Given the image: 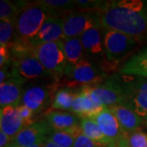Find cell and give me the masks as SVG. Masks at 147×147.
Instances as JSON below:
<instances>
[{"label":"cell","instance_id":"obj_32","mask_svg":"<svg viewBox=\"0 0 147 147\" xmlns=\"http://www.w3.org/2000/svg\"><path fill=\"white\" fill-rule=\"evenodd\" d=\"M12 142H13L12 138L8 137L7 134L2 131H0V147H7Z\"/></svg>","mask_w":147,"mask_h":147},{"label":"cell","instance_id":"obj_19","mask_svg":"<svg viewBox=\"0 0 147 147\" xmlns=\"http://www.w3.org/2000/svg\"><path fill=\"white\" fill-rule=\"evenodd\" d=\"M105 30L102 28L90 29L80 35L84 51L92 55H98L105 51L104 38Z\"/></svg>","mask_w":147,"mask_h":147},{"label":"cell","instance_id":"obj_16","mask_svg":"<svg viewBox=\"0 0 147 147\" xmlns=\"http://www.w3.org/2000/svg\"><path fill=\"white\" fill-rule=\"evenodd\" d=\"M92 119L96 122L104 135L112 142H116L121 137L127 135L121 128L116 116L110 108H105L99 115Z\"/></svg>","mask_w":147,"mask_h":147},{"label":"cell","instance_id":"obj_9","mask_svg":"<svg viewBox=\"0 0 147 147\" xmlns=\"http://www.w3.org/2000/svg\"><path fill=\"white\" fill-rule=\"evenodd\" d=\"M64 74L74 84H80L82 86L100 84L105 78V73L85 59L74 65L68 64Z\"/></svg>","mask_w":147,"mask_h":147},{"label":"cell","instance_id":"obj_25","mask_svg":"<svg viewBox=\"0 0 147 147\" xmlns=\"http://www.w3.org/2000/svg\"><path fill=\"white\" fill-rule=\"evenodd\" d=\"M75 137L66 131H53L47 136L46 141L53 142L61 147H73Z\"/></svg>","mask_w":147,"mask_h":147},{"label":"cell","instance_id":"obj_24","mask_svg":"<svg viewBox=\"0 0 147 147\" xmlns=\"http://www.w3.org/2000/svg\"><path fill=\"white\" fill-rule=\"evenodd\" d=\"M38 3L44 7L50 16L58 17L57 12L67 11L75 5L74 1L69 0H42Z\"/></svg>","mask_w":147,"mask_h":147},{"label":"cell","instance_id":"obj_23","mask_svg":"<svg viewBox=\"0 0 147 147\" xmlns=\"http://www.w3.org/2000/svg\"><path fill=\"white\" fill-rule=\"evenodd\" d=\"M75 92L69 88H61L53 96L52 108L55 110H68L71 109Z\"/></svg>","mask_w":147,"mask_h":147},{"label":"cell","instance_id":"obj_7","mask_svg":"<svg viewBox=\"0 0 147 147\" xmlns=\"http://www.w3.org/2000/svg\"><path fill=\"white\" fill-rule=\"evenodd\" d=\"M85 87L95 99L105 108L123 104V89L119 75L110 78L100 84L87 85Z\"/></svg>","mask_w":147,"mask_h":147},{"label":"cell","instance_id":"obj_6","mask_svg":"<svg viewBox=\"0 0 147 147\" xmlns=\"http://www.w3.org/2000/svg\"><path fill=\"white\" fill-rule=\"evenodd\" d=\"M138 42L130 36L115 30H105L104 38L107 61L117 65L131 53Z\"/></svg>","mask_w":147,"mask_h":147},{"label":"cell","instance_id":"obj_27","mask_svg":"<svg viewBox=\"0 0 147 147\" xmlns=\"http://www.w3.org/2000/svg\"><path fill=\"white\" fill-rule=\"evenodd\" d=\"M129 147H146L147 134L141 130L133 131L127 135Z\"/></svg>","mask_w":147,"mask_h":147},{"label":"cell","instance_id":"obj_34","mask_svg":"<svg viewBox=\"0 0 147 147\" xmlns=\"http://www.w3.org/2000/svg\"><path fill=\"white\" fill-rule=\"evenodd\" d=\"M44 147H61L54 144L53 142H49V141H45V143H44Z\"/></svg>","mask_w":147,"mask_h":147},{"label":"cell","instance_id":"obj_21","mask_svg":"<svg viewBox=\"0 0 147 147\" xmlns=\"http://www.w3.org/2000/svg\"><path fill=\"white\" fill-rule=\"evenodd\" d=\"M63 43L68 64L74 65L84 59V48L80 40V37L63 39Z\"/></svg>","mask_w":147,"mask_h":147},{"label":"cell","instance_id":"obj_14","mask_svg":"<svg viewBox=\"0 0 147 147\" xmlns=\"http://www.w3.org/2000/svg\"><path fill=\"white\" fill-rule=\"evenodd\" d=\"M47 121L54 131H66L75 137L82 130L77 115L62 111H52L47 115Z\"/></svg>","mask_w":147,"mask_h":147},{"label":"cell","instance_id":"obj_28","mask_svg":"<svg viewBox=\"0 0 147 147\" xmlns=\"http://www.w3.org/2000/svg\"><path fill=\"white\" fill-rule=\"evenodd\" d=\"M73 147H109V146L95 142L85 136L83 131H81L75 137Z\"/></svg>","mask_w":147,"mask_h":147},{"label":"cell","instance_id":"obj_13","mask_svg":"<svg viewBox=\"0 0 147 147\" xmlns=\"http://www.w3.org/2000/svg\"><path fill=\"white\" fill-rule=\"evenodd\" d=\"M0 127L1 131L12 139L26 127L20 114L19 106L8 105L1 109Z\"/></svg>","mask_w":147,"mask_h":147},{"label":"cell","instance_id":"obj_35","mask_svg":"<svg viewBox=\"0 0 147 147\" xmlns=\"http://www.w3.org/2000/svg\"><path fill=\"white\" fill-rule=\"evenodd\" d=\"M44 143H45V142H39V143H37L35 145H33V146H30L29 147H44Z\"/></svg>","mask_w":147,"mask_h":147},{"label":"cell","instance_id":"obj_18","mask_svg":"<svg viewBox=\"0 0 147 147\" xmlns=\"http://www.w3.org/2000/svg\"><path fill=\"white\" fill-rule=\"evenodd\" d=\"M121 75L147 78V47L134 54L121 66Z\"/></svg>","mask_w":147,"mask_h":147},{"label":"cell","instance_id":"obj_12","mask_svg":"<svg viewBox=\"0 0 147 147\" xmlns=\"http://www.w3.org/2000/svg\"><path fill=\"white\" fill-rule=\"evenodd\" d=\"M53 91L50 87L33 86L23 92L21 105L31 110L34 115L41 112L53 102Z\"/></svg>","mask_w":147,"mask_h":147},{"label":"cell","instance_id":"obj_36","mask_svg":"<svg viewBox=\"0 0 147 147\" xmlns=\"http://www.w3.org/2000/svg\"><path fill=\"white\" fill-rule=\"evenodd\" d=\"M7 147H17V146H16V145H15V144L13 143V142H12L11 143L10 145H9V146H7Z\"/></svg>","mask_w":147,"mask_h":147},{"label":"cell","instance_id":"obj_5","mask_svg":"<svg viewBox=\"0 0 147 147\" xmlns=\"http://www.w3.org/2000/svg\"><path fill=\"white\" fill-rule=\"evenodd\" d=\"M8 64L11 69L10 78L19 77L26 82L29 79L57 78L43 67L34 55V50L30 53L10 57Z\"/></svg>","mask_w":147,"mask_h":147},{"label":"cell","instance_id":"obj_2","mask_svg":"<svg viewBox=\"0 0 147 147\" xmlns=\"http://www.w3.org/2000/svg\"><path fill=\"white\" fill-rule=\"evenodd\" d=\"M123 89L122 105L130 109L147 122V78L119 75Z\"/></svg>","mask_w":147,"mask_h":147},{"label":"cell","instance_id":"obj_33","mask_svg":"<svg viewBox=\"0 0 147 147\" xmlns=\"http://www.w3.org/2000/svg\"><path fill=\"white\" fill-rule=\"evenodd\" d=\"M109 147H129L127 143V135L121 137L118 141L111 143Z\"/></svg>","mask_w":147,"mask_h":147},{"label":"cell","instance_id":"obj_8","mask_svg":"<svg viewBox=\"0 0 147 147\" xmlns=\"http://www.w3.org/2000/svg\"><path fill=\"white\" fill-rule=\"evenodd\" d=\"M63 21V39L79 37L92 28H101L96 11L72 12Z\"/></svg>","mask_w":147,"mask_h":147},{"label":"cell","instance_id":"obj_3","mask_svg":"<svg viewBox=\"0 0 147 147\" xmlns=\"http://www.w3.org/2000/svg\"><path fill=\"white\" fill-rule=\"evenodd\" d=\"M48 16H50L47 11L38 2L27 5L17 17L13 40L30 42Z\"/></svg>","mask_w":147,"mask_h":147},{"label":"cell","instance_id":"obj_37","mask_svg":"<svg viewBox=\"0 0 147 147\" xmlns=\"http://www.w3.org/2000/svg\"><path fill=\"white\" fill-rule=\"evenodd\" d=\"M146 147H147V145H146Z\"/></svg>","mask_w":147,"mask_h":147},{"label":"cell","instance_id":"obj_31","mask_svg":"<svg viewBox=\"0 0 147 147\" xmlns=\"http://www.w3.org/2000/svg\"><path fill=\"white\" fill-rule=\"evenodd\" d=\"M10 60V52L8 46H0V66L3 67Z\"/></svg>","mask_w":147,"mask_h":147},{"label":"cell","instance_id":"obj_1","mask_svg":"<svg viewBox=\"0 0 147 147\" xmlns=\"http://www.w3.org/2000/svg\"><path fill=\"white\" fill-rule=\"evenodd\" d=\"M95 11L102 29L123 33L138 42L147 40V2L106 1Z\"/></svg>","mask_w":147,"mask_h":147},{"label":"cell","instance_id":"obj_15","mask_svg":"<svg viewBox=\"0 0 147 147\" xmlns=\"http://www.w3.org/2000/svg\"><path fill=\"white\" fill-rule=\"evenodd\" d=\"M26 81L19 77H11L0 84L1 109L8 105L19 106L22 98V85Z\"/></svg>","mask_w":147,"mask_h":147},{"label":"cell","instance_id":"obj_29","mask_svg":"<svg viewBox=\"0 0 147 147\" xmlns=\"http://www.w3.org/2000/svg\"><path fill=\"white\" fill-rule=\"evenodd\" d=\"M19 110H20V114H21L22 120L24 122V124H25L26 127L34 123L33 116L34 114L31 110H30L29 108L21 105H19Z\"/></svg>","mask_w":147,"mask_h":147},{"label":"cell","instance_id":"obj_4","mask_svg":"<svg viewBox=\"0 0 147 147\" xmlns=\"http://www.w3.org/2000/svg\"><path fill=\"white\" fill-rule=\"evenodd\" d=\"M34 55L43 67L54 74H64L68 61L64 50L63 40L46 42L34 47Z\"/></svg>","mask_w":147,"mask_h":147},{"label":"cell","instance_id":"obj_20","mask_svg":"<svg viewBox=\"0 0 147 147\" xmlns=\"http://www.w3.org/2000/svg\"><path fill=\"white\" fill-rule=\"evenodd\" d=\"M79 125L83 133L90 139L107 146H110L111 143H113L109 138H107L104 135L98 124L93 119L88 117L80 118Z\"/></svg>","mask_w":147,"mask_h":147},{"label":"cell","instance_id":"obj_22","mask_svg":"<svg viewBox=\"0 0 147 147\" xmlns=\"http://www.w3.org/2000/svg\"><path fill=\"white\" fill-rule=\"evenodd\" d=\"M24 2L21 3H14L8 0L0 1V19L7 20L16 22L17 17L19 16L21 11L23 10L28 4H23Z\"/></svg>","mask_w":147,"mask_h":147},{"label":"cell","instance_id":"obj_10","mask_svg":"<svg viewBox=\"0 0 147 147\" xmlns=\"http://www.w3.org/2000/svg\"><path fill=\"white\" fill-rule=\"evenodd\" d=\"M105 107L95 99L85 86H82L75 94L70 111L80 118H94Z\"/></svg>","mask_w":147,"mask_h":147},{"label":"cell","instance_id":"obj_26","mask_svg":"<svg viewBox=\"0 0 147 147\" xmlns=\"http://www.w3.org/2000/svg\"><path fill=\"white\" fill-rule=\"evenodd\" d=\"M16 22L7 20L0 21V46H8L15 36Z\"/></svg>","mask_w":147,"mask_h":147},{"label":"cell","instance_id":"obj_30","mask_svg":"<svg viewBox=\"0 0 147 147\" xmlns=\"http://www.w3.org/2000/svg\"><path fill=\"white\" fill-rule=\"evenodd\" d=\"M104 2L103 1H96V0H75L74 3L75 5L79 6L81 7L88 8V9H95L96 10Z\"/></svg>","mask_w":147,"mask_h":147},{"label":"cell","instance_id":"obj_17","mask_svg":"<svg viewBox=\"0 0 147 147\" xmlns=\"http://www.w3.org/2000/svg\"><path fill=\"white\" fill-rule=\"evenodd\" d=\"M110 109L116 116L123 131L127 135L139 130L140 127L145 123L135 112L123 105H116L110 107Z\"/></svg>","mask_w":147,"mask_h":147},{"label":"cell","instance_id":"obj_11","mask_svg":"<svg viewBox=\"0 0 147 147\" xmlns=\"http://www.w3.org/2000/svg\"><path fill=\"white\" fill-rule=\"evenodd\" d=\"M54 131L47 121H39L22 129L13 139L17 147H29L45 142L47 136Z\"/></svg>","mask_w":147,"mask_h":147}]
</instances>
